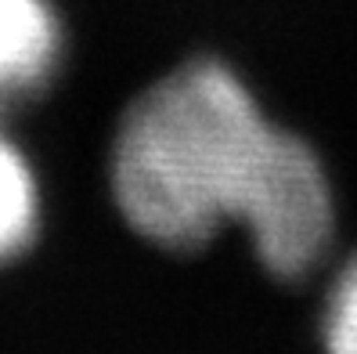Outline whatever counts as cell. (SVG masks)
<instances>
[{
  "label": "cell",
  "mask_w": 357,
  "mask_h": 354,
  "mask_svg": "<svg viewBox=\"0 0 357 354\" xmlns=\"http://www.w3.org/2000/svg\"><path fill=\"white\" fill-rule=\"evenodd\" d=\"M112 196L134 232L166 249L245 228L278 279L310 275L335 228L321 159L213 58L188 61L130 105L112 145Z\"/></svg>",
  "instance_id": "obj_1"
},
{
  "label": "cell",
  "mask_w": 357,
  "mask_h": 354,
  "mask_svg": "<svg viewBox=\"0 0 357 354\" xmlns=\"http://www.w3.org/2000/svg\"><path fill=\"white\" fill-rule=\"evenodd\" d=\"M58 54L61 29L47 0H0V112L44 91Z\"/></svg>",
  "instance_id": "obj_2"
},
{
  "label": "cell",
  "mask_w": 357,
  "mask_h": 354,
  "mask_svg": "<svg viewBox=\"0 0 357 354\" xmlns=\"http://www.w3.org/2000/svg\"><path fill=\"white\" fill-rule=\"evenodd\" d=\"M40 224V189L22 149L0 134V264L15 260L33 242Z\"/></svg>",
  "instance_id": "obj_3"
},
{
  "label": "cell",
  "mask_w": 357,
  "mask_h": 354,
  "mask_svg": "<svg viewBox=\"0 0 357 354\" xmlns=\"http://www.w3.org/2000/svg\"><path fill=\"white\" fill-rule=\"evenodd\" d=\"M325 354H357V257L340 272L321 322Z\"/></svg>",
  "instance_id": "obj_4"
}]
</instances>
